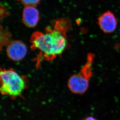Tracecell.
<instances>
[{
  "label": "cell",
  "instance_id": "obj_1",
  "mask_svg": "<svg viewBox=\"0 0 120 120\" xmlns=\"http://www.w3.org/2000/svg\"><path fill=\"white\" fill-rule=\"evenodd\" d=\"M71 25L70 21L67 18H59L52 21L51 26L45 28L44 32L36 31L32 34L31 47L38 52L37 66L42 60L53 61L63 53L67 48V34Z\"/></svg>",
  "mask_w": 120,
  "mask_h": 120
},
{
  "label": "cell",
  "instance_id": "obj_2",
  "mask_svg": "<svg viewBox=\"0 0 120 120\" xmlns=\"http://www.w3.org/2000/svg\"><path fill=\"white\" fill-rule=\"evenodd\" d=\"M94 55L89 53L87 55L86 62L79 71L72 75L68 82L69 90L74 94H82L87 91L90 82L93 75V62Z\"/></svg>",
  "mask_w": 120,
  "mask_h": 120
},
{
  "label": "cell",
  "instance_id": "obj_3",
  "mask_svg": "<svg viewBox=\"0 0 120 120\" xmlns=\"http://www.w3.org/2000/svg\"><path fill=\"white\" fill-rule=\"evenodd\" d=\"M26 86L22 76L12 69H0V93L16 97L20 96Z\"/></svg>",
  "mask_w": 120,
  "mask_h": 120
},
{
  "label": "cell",
  "instance_id": "obj_4",
  "mask_svg": "<svg viewBox=\"0 0 120 120\" xmlns=\"http://www.w3.org/2000/svg\"><path fill=\"white\" fill-rule=\"evenodd\" d=\"M27 49L25 44L20 40H12L6 48L7 55L14 61H20L25 58Z\"/></svg>",
  "mask_w": 120,
  "mask_h": 120
},
{
  "label": "cell",
  "instance_id": "obj_5",
  "mask_svg": "<svg viewBox=\"0 0 120 120\" xmlns=\"http://www.w3.org/2000/svg\"><path fill=\"white\" fill-rule=\"evenodd\" d=\"M98 24L101 30L107 34L112 33L117 26V21L113 13L108 11L98 17Z\"/></svg>",
  "mask_w": 120,
  "mask_h": 120
},
{
  "label": "cell",
  "instance_id": "obj_6",
  "mask_svg": "<svg viewBox=\"0 0 120 120\" xmlns=\"http://www.w3.org/2000/svg\"><path fill=\"white\" fill-rule=\"evenodd\" d=\"M40 13L35 7L25 6L23 10L22 21L27 27L33 28L40 20Z\"/></svg>",
  "mask_w": 120,
  "mask_h": 120
},
{
  "label": "cell",
  "instance_id": "obj_7",
  "mask_svg": "<svg viewBox=\"0 0 120 120\" xmlns=\"http://www.w3.org/2000/svg\"><path fill=\"white\" fill-rule=\"evenodd\" d=\"M12 34L8 30L0 25V51L12 41Z\"/></svg>",
  "mask_w": 120,
  "mask_h": 120
},
{
  "label": "cell",
  "instance_id": "obj_8",
  "mask_svg": "<svg viewBox=\"0 0 120 120\" xmlns=\"http://www.w3.org/2000/svg\"><path fill=\"white\" fill-rule=\"evenodd\" d=\"M41 0H20L22 4L25 6H34L40 4Z\"/></svg>",
  "mask_w": 120,
  "mask_h": 120
},
{
  "label": "cell",
  "instance_id": "obj_9",
  "mask_svg": "<svg viewBox=\"0 0 120 120\" xmlns=\"http://www.w3.org/2000/svg\"><path fill=\"white\" fill-rule=\"evenodd\" d=\"M9 15V12L6 6L0 4V20L6 18Z\"/></svg>",
  "mask_w": 120,
  "mask_h": 120
},
{
  "label": "cell",
  "instance_id": "obj_10",
  "mask_svg": "<svg viewBox=\"0 0 120 120\" xmlns=\"http://www.w3.org/2000/svg\"><path fill=\"white\" fill-rule=\"evenodd\" d=\"M84 120H97L96 119L94 118V117H92V116H89V117H88L85 118Z\"/></svg>",
  "mask_w": 120,
  "mask_h": 120
},
{
  "label": "cell",
  "instance_id": "obj_11",
  "mask_svg": "<svg viewBox=\"0 0 120 120\" xmlns=\"http://www.w3.org/2000/svg\"><path fill=\"white\" fill-rule=\"evenodd\" d=\"M18 0V1H20V0Z\"/></svg>",
  "mask_w": 120,
  "mask_h": 120
}]
</instances>
